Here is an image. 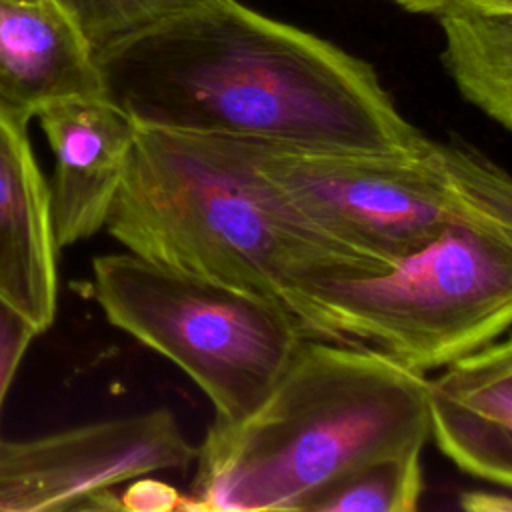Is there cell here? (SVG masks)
<instances>
[{
    "label": "cell",
    "mask_w": 512,
    "mask_h": 512,
    "mask_svg": "<svg viewBox=\"0 0 512 512\" xmlns=\"http://www.w3.org/2000/svg\"><path fill=\"white\" fill-rule=\"evenodd\" d=\"M430 438L462 472L512 488V378L486 348L430 380Z\"/></svg>",
    "instance_id": "obj_11"
},
{
    "label": "cell",
    "mask_w": 512,
    "mask_h": 512,
    "mask_svg": "<svg viewBox=\"0 0 512 512\" xmlns=\"http://www.w3.org/2000/svg\"><path fill=\"white\" fill-rule=\"evenodd\" d=\"M182 506H184V496L180 492L148 476L134 478V482L120 496V508L134 510V512H146V510L166 512Z\"/></svg>",
    "instance_id": "obj_17"
},
{
    "label": "cell",
    "mask_w": 512,
    "mask_h": 512,
    "mask_svg": "<svg viewBox=\"0 0 512 512\" xmlns=\"http://www.w3.org/2000/svg\"><path fill=\"white\" fill-rule=\"evenodd\" d=\"M102 96L94 50L52 0H0V116L28 128L46 106Z\"/></svg>",
    "instance_id": "obj_9"
},
{
    "label": "cell",
    "mask_w": 512,
    "mask_h": 512,
    "mask_svg": "<svg viewBox=\"0 0 512 512\" xmlns=\"http://www.w3.org/2000/svg\"><path fill=\"white\" fill-rule=\"evenodd\" d=\"M432 156L462 206L512 238V174L454 136L432 142Z\"/></svg>",
    "instance_id": "obj_14"
},
{
    "label": "cell",
    "mask_w": 512,
    "mask_h": 512,
    "mask_svg": "<svg viewBox=\"0 0 512 512\" xmlns=\"http://www.w3.org/2000/svg\"><path fill=\"white\" fill-rule=\"evenodd\" d=\"M292 314L310 338L372 348L418 372L446 368L512 328V238L462 206L386 272L308 282Z\"/></svg>",
    "instance_id": "obj_4"
},
{
    "label": "cell",
    "mask_w": 512,
    "mask_h": 512,
    "mask_svg": "<svg viewBox=\"0 0 512 512\" xmlns=\"http://www.w3.org/2000/svg\"><path fill=\"white\" fill-rule=\"evenodd\" d=\"M26 2H38V0H26Z\"/></svg>",
    "instance_id": "obj_21"
},
{
    "label": "cell",
    "mask_w": 512,
    "mask_h": 512,
    "mask_svg": "<svg viewBox=\"0 0 512 512\" xmlns=\"http://www.w3.org/2000/svg\"><path fill=\"white\" fill-rule=\"evenodd\" d=\"M48 184L24 126L0 116V298L42 334L58 304Z\"/></svg>",
    "instance_id": "obj_10"
},
{
    "label": "cell",
    "mask_w": 512,
    "mask_h": 512,
    "mask_svg": "<svg viewBox=\"0 0 512 512\" xmlns=\"http://www.w3.org/2000/svg\"><path fill=\"white\" fill-rule=\"evenodd\" d=\"M54 154L48 184L58 248L106 226L128 168L138 124L104 96L58 100L36 116Z\"/></svg>",
    "instance_id": "obj_8"
},
{
    "label": "cell",
    "mask_w": 512,
    "mask_h": 512,
    "mask_svg": "<svg viewBox=\"0 0 512 512\" xmlns=\"http://www.w3.org/2000/svg\"><path fill=\"white\" fill-rule=\"evenodd\" d=\"M436 16L444 36L442 64L454 86L512 132V12L454 0Z\"/></svg>",
    "instance_id": "obj_12"
},
{
    "label": "cell",
    "mask_w": 512,
    "mask_h": 512,
    "mask_svg": "<svg viewBox=\"0 0 512 512\" xmlns=\"http://www.w3.org/2000/svg\"><path fill=\"white\" fill-rule=\"evenodd\" d=\"M104 228L140 258L290 312L316 278L382 272L280 208L220 134L138 126Z\"/></svg>",
    "instance_id": "obj_3"
},
{
    "label": "cell",
    "mask_w": 512,
    "mask_h": 512,
    "mask_svg": "<svg viewBox=\"0 0 512 512\" xmlns=\"http://www.w3.org/2000/svg\"><path fill=\"white\" fill-rule=\"evenodd\" d=\"M422 452L410 448L360 464L312 494L302 512H410L424 490Z\"/></svg>",
    "instance_id": "obj_13"
},
{
    "label": "cell",
    "mask_w": 512,
    "mask_h": 512,
    "mask_svg": "<svg viewBox=\"0 0 512 512\" xmlns=\"http://www.w3.org/2000/svg\"><path fill=\"white\" fill-rule=\"evenodd\" d=\"M92 50L190 0H52Z\"/></svg>",
    "instance_id": "obj_15"
},
{
    "label": "cell",
    "mask_w": 512,
    "mask_h": 512,
    "mask_svg": "<svg viewBox=\"0 0 512 512\" xmlns=\"http://www.w3.org/2000/svg\"><path fill=\"white\" fill-rule=\"evenodd\" d=\"M484 348L490 354V358L512 378V336L504 340H494Z\"/></svg>",
    "instance_id": "obj_18"
},
{
    "label": "cell",
    "mask_w": 512,
    "mask_h": 512,
    "mask_svg": "<svg viewBox=\"0 0 512 512\" xmlns=\"http://www.w3.org/2000/svg\"><path fill=\"white\" fill-rule=\"evenodd\" d=\"M100 92L138 126L422 154L432 140L366 60L238 0H190L94 50Z\"/></svg>",
    "instance_id": "obj_1"
},
{
    "label": "cell",
    "mask_w": 512,
    "mask_h": 512,
    "mask_svg": "<svg viewBox=\"0 0 512 512\" xmlns=\"http://www.w3.org/2000/svg\"><path fill=\"white\" fill-rule=\"evenodd\" d=\"M194 446L168 408L0 442V512L122 510L114 486L182 470Z\"/></svg>",
    "instance_id": "obj_7"
},
{
    "label": "cell",
    "mask_w": 512,
    "mask_h": 512,
    "mask_svg": "<svg viewBox=\"0 0 512 512\" xmlns=\"http://www.w3.org/2000/svg\"><path fill=\"white\" fill-rule=\"evenodd\" d=\"M470 2H476V4L486 6V8H494V10L512 12V0H470Z\"/></svg>",
    "instance_id": "obj_20"
},
{
    "label": "cell",
    "mask_w": 512,
    "mask_h": 512,
    "mask_svg": "<svg viewBox=\"0 0 512 512\" xmlns=\"http://www.w3.org/2000/svg\"><path fill=\"white\" fill-rule=\"evenodd\" d=\"M386 2H392L402 10H408L414 14H438L454 0H386Z\"/></svg>",
    "instance_id": "obj_19"
},
{
    "label": "cell",
    "mask_w": 512,
    "mask_h": 512,
    "mask_svg": "<svg viewBox=\"0 0 512 512\" xmlns=\"http://www.w3.org/2000/svg\"><path fill=\"white\" fill-rule=\"evenodd\" d=\"M430 438V380L364 346L306 338L238 420L208 426L182 510H298L344 472Z\"/></svg>",
    "instance_id": "obj_2"
},
{
    "label": "cell",
    "mask_w": 512,
    "mask_h": 512,
    "mask_svg": "<svg viewBox=\"0 0 512 512\" xmlns=\"http://www.w3.org/2000/svg\"><path fill=\"white\" fill-rule=\"evenodd\" d=\"M90 294L108 322L174 362L214 418L238 420L310 338L280 302L184 274L132 252L92 262Z\"/></svg>",
    "instance_id": "obj_5"
},
{
    "label": "cell",
    "mask_w": 512,
    "mask_h": 512,
    "mask_svg": "<svg viewBox=\"0 0 512 512\" xmlns=\"http://www.w3.org/2000/svg\"><path fill=\"white\" fill-rule=\"evenodd\" d=\"M38 334V328L18 308L0 298V412L12 378Z\"/></svg>",
    "instance_id": "obj_16"
},
{
    "label": "cell",
    "mask_w": 512,
    "mask_h": 512,
    "mask_svg": "<svg viewBox=\"0 0 512 512\" xmlns=\"http://www.w3.org/2000/svg\"><path fill=\"white\" fill-rule=\"evenodd\" d=\"M254 182L292 218L386 272L460 212L432 158L228 136Z\"/></svg>",
    "instance_id": "obj_6"
}]
</instances>
